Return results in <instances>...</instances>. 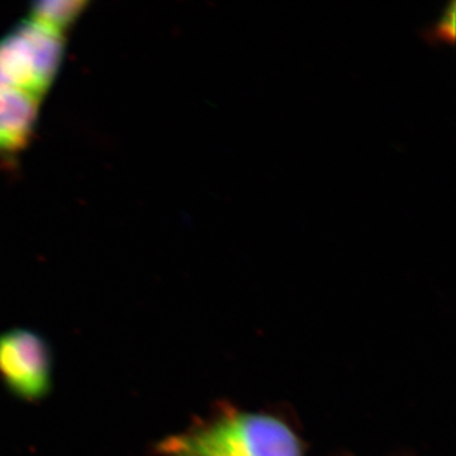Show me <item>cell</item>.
I'll use <instances>...</instances> for the list:
<instances>
[{"mask_svg": "<svg viewBox=\"0 0 456 456\" xmlns=\"http://www.w3.org/2000/svg\"><path fill=\"white\" fill-rule=\"evenodd\" d=\"M41 98L20 90H0V167H11L31 142Z\"/></svg>", "mask_w": 456, "mask_h": 456, "instance_id": "4", "label": "cell"}, {"mask_svg": "<svg viewBox=\"0 0 456 456\" xmlns=\"http://www.w3.org/2000/svg\"><path fill=\"white\" fill-rule=\"evenodd\" d=\"M455 14L456 3L455 0H452L445 4L439 18L434 23L421 29L422 37L430 44H440V42L452 44L455 41Z\"/></svg>", "mask_w": 456, "mask_h": 456, "instance_id": "6", "label": "cell"}, {"mask_svg": "<svg viewBox=\"0 0 456 456\" xmlns=\"http://www.w3.org/2000/svg\"><path fill=\"white\" fill-rule=\"evenodd\" d=\"M88 3L82 0H61V2H38L32 5L27 20L49 31L62 36L82 14Z\"/></svg>", "mask_w": 456, "mask_h": 456, "instance_id": "5", "label": "cell"}, {"mask_svg": "<svg viewBox=\"0 0 456 456\" xmlns=\"http://www.w3.org/2000/svg\"><path fill=\"white\" fill-rule=\"evenodd\" d=\"M160 456H302V445L281 419L232 411L167 437L155 446Z\"/></svg>", "mask_w": 456, "mask_h": 456, "instance_id": "1", "label": "cell"}, {"mask_svg": "<svg viewBox=\"0 0 456 456\" xmlns=\"http://www.w3.org/2000/svg\"><path fill=\"white\" fill-rule=\"evenodd\" d=\"M0 379L12 395L27 402L46 397L53 379L49 344L37 332L13 329L0 335Z\"/></svg>", "mask_w": 456, "mask_h": 456, "instance_id": "3", "label": "cell"}, {"mask_svg": "<svg viewBox=\"0 0 456 456\" xmlns=\"http://www.w3.org/2000/svg\"><path fill=\"white\" fill-rule=\"evenodd\" d=\"M64 55V37L26 20L0 40V90L42 98Z\"/></svg>", "mask_w": 456, "mask_h": 456, "instance_id": "2", "label": "cell"}]
</instances>
